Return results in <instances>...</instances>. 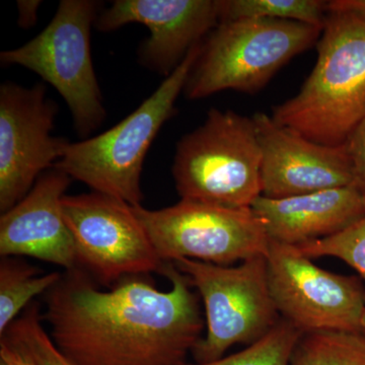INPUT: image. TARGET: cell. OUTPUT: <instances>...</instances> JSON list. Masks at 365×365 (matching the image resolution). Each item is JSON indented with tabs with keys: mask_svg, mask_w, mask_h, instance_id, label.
Listing matches in <instances>:
<instances>
[{
	"mask_svg": "<svg viewBox=\"0 0 365 365\" xmlns=\"http://www.w3.org/2000/svg\"><path fill=\"white\" fill-rule=\"evenodd\" d=\"M274 121L314 143H345L365 117V16L329 1L316 66L299 93L276 106Z\"/></svg>",
	"mask_w": 365,
	"mask_h": 365,
	"instance_id": "cell-2",
	"label": "cell"
},
{
	"mask_svg": "<svg viewBox=\"0 0 365 365\" xmlns=\"http://www.w3.org/2000/svg\"><path fill=\"white\" fill-rule=\"evenodd\" d=\"M0 365H6V364H4V361H1V360H0Z\"/></svg>",
	"mask_w": 365,
	"mask_h": 365,
	"instance_id": "cell-27",
	"label": "cell"
},
{
	"mask_svg": "<svg viewBox=\"0 0 365 365\" xmlns=\"http://www.w3.org/2000/svg\"><path fill=\"white\" fill-rule=\"evenodd\" d=\"M295 247L312 260L321 257L340 259L354 269L365 282V216L332 237Z\"/></svg>",
	"mask_w": 365,
	"mask_h": 365,
	"instance_id": "cell-21",
	"label": "cell"
},
{
	"mask_svg": "<svg viewBox=\"0 0 365 365\" xmlns=\"http://www.w3.org/2000/svg\"><path fill=\"white\" fill-rule=\"evenodd\" d=\"M163 263L190 259L230 266L267 256L270 237L252 207L184 200L158 210L133 206Z\"/></svg>",
	"mask_w": 365,
	"mask_h": 365,
	"instance_id": "cell-8",
	"label": "cell"
},
{
	"mask_svg": "<svg viewBox=\"0 0 365 365\" xmlns=\"http://www.w3.org/2000/svg\"><path fill=\"white\" fill-rule=\"evenodd\" d=\"M330 2L334 6L351 9L365 16V0H333Z\"/></svg>",
	"mask_w": 365,
	"mask_h": 365,
	"instance_id": "cell-25",
	"label": "cell"
},
{
	"mask_svg": "<svg viewBox=\"0 0 365 365\" xmlns=\"http://www.w3.org/2000/svg\"><path fill=\"white\" fill-rule=\"evenodd\" d=\"M290 365H365V334L304 333L295 346Z\"/></svg>",
	"mask_w": 365,
	"mask_h": 365,
	"instance_id": "cell-17",
	"label": "cell"
},
{
	"mask_svg": "<svg viewBox=\"0 0 365 365\" xmlns=\"http://www.w3.org/2000/svg\"><path fill=\"white\" fill-rule=\"evenodd\" d=\"M0 360L6 365H35L6 338H0Z\"/></svg>",
	"mask_w": 365,
	"mask_h": 365,
	"instance_id": "cell-23",
	"label": "cell"
},
{
	"mask_svg": "<svg viewBox=\"0 0 365 365\" xmlns=\"http://www.w3.org/2000/svg\"><path fill=\"white\" fill-rule=\"evenodd\" d=\"M252 208L265 222L270 241L299 246L332 237L364 217L365 192L349 186L282 199L260 196Z\"/></svg>",
	"mask_w": 365,
	"mask_h": 365,
	"instance_id": "cell-15",
	"label": "cell"
},
{
	"mask_svg": "<svg viewBox=\"0 0 365 365\" xmlns=\"http://www.w3.org/2000/svg\"><path fill=\"white\" fill-rule=\"evenodd\" d=\"M62 274H39L38 269L14 257L0 262V337L6 333L21 311H25L37 295L46 294L61 278Z\"/></svg>",
	"mask_w": 365,
	"mask_h": 365,
	"instance_id": "cell-16",
	"label": "cell"
},
{
	"mask_svg": "<svg viewBox=\"0 0 365 365\" xmlns=\"http://www.w3.org/2000/svg\"><path fill=\"white\" fill-rule=\"evenodd\" d=\"M220 21L222 0H116L98 14L95 26L101 32L145 26L150 35L140 46L139 61L169 76Z\"/></svg>",
	"mask_w": 365,
	"mask_h": 365,
	"instance_id": "cell-13",
	"label": "cell"
},
{
	"mask_svg": "<svg viewBox=\"0 0 365 365\" xmlns=\"http://www.w3.org/2000/svg\"><path fill=\"white\" fill-rule=\"evenodd\" d=\"M262 151L253 117L211 109L177 144L173 177L184 200L252 207L262 196Z\"/></svg>",
	"mask_w": 365,
	"mask_h": 365,
	"instance_id": "cell-4",
	"label": "cell"
},
{
	"mask_svg": "<svg viewBox=\"0 0 365 365\" xmlns=\"http://www.w3.org/2000/svg\"><path fill=\"white\" fill-rule=\"evenodd\" d=\"M100 2L62 0L44 30L16 49L0 53L4 66H20L54 86L66 101L81 137L97 130L106 118L91 54V31Z\"/></svg>",
	"mask_w": 365,
	"mask_h": 365,
	"instance_id": "cell-6",
	"label": "cell"
},
{
	"mask_svg": "<svg viewBox=\"0 0 365 365\" xmlns=\"http://www.w3.org/2000/svg\"><path fill=\"white\" fill-rule=\"evenodd\" d=\"M62 211L73 237L78 268L102 284L162 272L165 263L130 204L93 191L64 196Z\"/></svg>",
	"mask_w": 365,
	"mask_h": 365,
	"instance_id": "cell-9",
	"label": "cell"
},
{
	"mask_svg": "<svg viewBox=\"0 0 365 365\" xmlns=\"http://www.w3.org/2000/svg\"><path fill=\"white\" fill-rule=\"evenodd\" d=\"M202 43L195 46L158 90L121 122L100 135L69 143L54 168L93 191L131 206L141 205V174L146 153L163 125L175 114L177 98L186 86Z\"/></svg>",
	"mask_w": 365,
	"mask_h": 365,
	"instance_id": "cell-3",
	"label": "cell"
},
{
	"mask_svg": "<svg viewBox=\"0 0 365 365\" xmlns=\"http://www.w3.org/2000/svg\"><path fill=\"white\" fill-rule=\"evenodd\" d=\"M43 322L41 307L34 302L0 338H6L35 365H76L55 345Z\"/></svg>",
	"mask_w": 365,
	"mask_h": 365,
	"instance_id": "cell-19",
	"label": "cell"
},
{
	"mask_svg": "<svg viewBox=\"0 0 365 365\" xmlns=\"http://www.w3.org/2000/svg\"><path fill=\"white\" fill-rule=\"evenodd\" d=\"M173 264L198 290L205 309L207 330L192 352L195 364L222 359L235 344H253L280 321L269 287L266 256L237 266L190 259Z\"/></svg>",
	"mask_w": 365,
	"mask_h": 365,
	"instance_id": "cell-7",
	"label": "cell"
},
{
	"mask_svg": "<svg viewBox=\"0 0 365 365\" xmlns=\"http://www.w3.org/2000/svg\"><path fill=\"white\" fill-rule=\"evenodd\" d=\"M58 107L46 86H0V211L13 208L61 160L68 141L52 135Z\"/></svg>",
	"mask_w": 365,
	"mask_h": 365,
	"instance_id": "cell-11",
	"label": "cell"
},
{
	"mask_svg": "<svg viewBox=\"0 0 365 365\" xmlns=\"http://www.w3.org/2000/svg\"><path fill=\"white\" fill-rule=\"evenodd\" d=\"M302 331L287 319L280 321L264 337L246 349L210 364L186 365H290Z\"/></svg>",
	"mask_w": 365,
	"mask_h": 365,
	"instance_id": "cell-20",
	"label": "cell"
},
{
	"mask_svg": "<svg viewBox=\"0 0 365 365\" xmlns=\"http://www.w3.org/2000/svg\"><path fill=\"white\" fill-rule=\"evenodd\" d=\"M42 4L40 0H21L18 1L19 25L23 29L31 28L38 20V11Z\"/></svg>",
	"mask_w": 365,
	"mask_h": 365,
	"instance_id": "cell-24",
	"label": "cell"
},
{
	"mask_svg": "<svg viewBox=\"0 0 365 365\" xmlns=\"http://www.w3.org/2000/svg\"><path fill=\"white\" fill-rule=\"evenodd\" d=\"M253 120L262 151V196L282 199L342 187L360 188L345 144L314 143L265 113H256Z\"/></svg>",
	"mask_w": 365,
	"mask_h": 365,
	"instance_id": "cell-12",
	"label": "cell"
},
{
	"mask_svg": "<svg viewBox=\"0 0 365 365\" xmlns=\"http://www.w3.org/2000/svg\"><path fill=\"white\" fill-rule=\"evenodd\" d=\"M160 273L168 292L136 277L106 292L83 269L66 271L45 294L53 342L76 365H186L202 314L185 274L173 263Z\"/></svg>",
	"mask_w": 365,
	"mask_h": 365,
	"instance_id": "cell-1",
	"label": "cell"
},
{
	"mask_svg": "<svg viewBox=\"0 0 365 365\" xmlns=\"http://www.w3.org/2000/svg\"><path fill=\"white\" fill-rule=\"evenodd\" d=\"M72 179L52 168L25 198L0 217V256H26L66 271L78 268L76 245L62 211V199Z\"/></svg>",
	"mask_w": 365,
	"mask_h": 365,
	"instance_id": "cell-14",
	"label": "cell"
},
{
	"mask_svg": "<svg viewBox=\"0 0 365 365\" xmlns=\"http://www.w3.org/2000/svg\"><path fill=\"white\" fill-rule=\"evenodd\" d=\"M268 279L281 318L302 333L362 332L365 289L356 276L314 265L295 246L270 241Z\"/></svg>",
	"mask_w": 365,
	"mask_h": 365,
	"instance_id": "cell-10",
	"label": "cell"
},
{
	"mask_svg": "<svg viewBox=\"0 0 365 365\" xmlns=\"http://www.w3.org/2000/svg\"><path fill=\"white\" fill-rule=\"evenodd\" d=\"M329 1L321 0H222V21L273 19L299 21L323 30Z\"/></svg>",
	"mask_w": 365,
	"mask_h": 365,
	"instance_id": "cell-18",
	"label": "cell"
},
{
	"mask_svg": "<svg viewBox=\"0 0 365 365\" xmlns=\"http://www.w3.org/2000/svg\"><path fill=\"white\" fill-rule=\"evenodd\" d=\"M344 144L360 188L365 192V117L353 129Z\"/></svg>",
	"mask_w": 365,
	"mask_h": 365,
	"instance_id": "cell-22",
	"label": "cell"
},
{
	"mask_svg": "<svg viewBox=\"0 0 365 365\" xmlns=\"http://www.w3.org/2000/svg\"><path fill=\"white\" fill-rule=\"evenodd\" d=\"M361 330H362V333L365 334V314L364 316V319H362Z\"/></svg>",
	"mask_w": 365,
	"mask_h": 365,
	"instance_id": "cell-26",
	"label": "cell"
},
{
	"mask_svg": "<svg viewBox=\"0 0 365 365\" xmlns=\"http://www.w3.org/2000/svg\"><path fill=\"white\" fill-rule=\"evenodd\" d=\"M323 30L299 21L237 19L220 21L201 46L185 86L190 100L232 90L254 95L281 67L318 42Z\"/></svg>",
	"mask_w": 365,
	"mask_h": 365,
	"instance_id": "cell-5",
	"label": "cell"
}]
</instances>
